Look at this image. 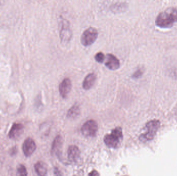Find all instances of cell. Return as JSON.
<instances>
[{
    "label": "cell",
    "mask_w": 177,
    "mask_h": 176,
    "mask_svg": "<svg viewBox=\"0 0 177 176\" xmlns=\"http://www.w3.org/2000/svg\"><path fill=\"white\" fill-rule=\"evenodd\" d=\"M177 22V9L169 8L161 12L157 17L155 23L162 28H170Z\"/></svg>",
    "instance_id": "obj_1"
},
{
    "label": "cell",
    "mask_w": 177,
    "mask_h": 176,
    "mask_svg": "<svg viewBox=\"0 0 177 176\" xmlns=\"http://www.w3.org/2000/svg\"><path fill=\"white\" fill-rule=\"evenodd\" d=\"M123 138L122 129L118 126L114 129L110 134L104 136V143L109 148H117L122 141Z\"/></svg>",
    "instance_id": "obj_2"
},
{
    "label": "cell",
    "mask_w": 177,
    "mask_h": 176,
    "mask_svg": "<svg viewBox=\"0 0 177 176\" xmlns=\"http://www.w3.org/2000/svg\"><path fill=\"white\" fill-rule=\"evenodd\" d=\"M160 122L158 120L153 119L148 122L146 125V132L140 135L139 140L142 142L152 140L155 137L158 129L160 128Z\"/></svg>",
    "instance_id": "obj_3"
},
{
    "label": "cell",
    "mask_w": 177,
    "mask_h": 176,
    "mask_svg": "<svg viewBox=\"0 0 177 176\" xmlns=\"http://www.w3.org/2000/svg\"><path fill=\"white\" fill-rule=\"evenodd\" d=\"M98 32L96 28L90 27L85 29L82 33L80 41L84 46H90L97 40Z\"/></svg>",
    "instance_id": "obj_4"
},
{
    "label": "cell",
    "mask_w": 177,
    "mask_h": 176,
    "mask_svg": "<svg viewBox=\"0 0 177 176\" xmlns=\"http://www.w3.org/2000/svg\"><path fill=\"white\" fill-rule=\"evenodd\" d=\"M60 37L62 43H67L72 39L73 33L70 27V22L66 19L60 20Z\"/></svg>",
    "instance_id": "obj_5"
},
{
    "label": "cell",
    "mask_w": 177,
    "mask_h": 176,
    "mask_svg": "<svg viewBox=\"0 0 177 176\" xmlns=\"http://www.w3.org/2000/svg\"><path fill=\"white\" fill-rule=\"evenodd\" d=\"M98 130V125L94 120H88L81 128V132L85 136L93 137L96 136Z\"/></svg>",
    "instance_id": "obj_6"
},
{
    "label": "cell",
    "mask_w": 177,
    "mask_h": 176,
    "mask_svg": "<svg viewBox=\"0 0 177 176\" xmlns=\"http://www.w3.org/2000/svg\"><path fill=\"white\" fill-rule=\"evenodd\" d=\"M36 149V144L32 138L28 137L24 140L22 145V150L26 157H31Z\"/></svg>",
    "instance_id": "obj_7"
},
{
    "label": "cell",
    "mask_w": 177,
    "mask_h": 176,
    "mask_svg": "<svg viewBox=\"0 0 177 176\" xmlns=\"http://www.w3.org/2000/svg\"><path fill=\"white\" fill-rule=\"evenodd\" d=\"M59 92L63 98H67L72 89V82L69 78H65L59 85Z\"/></svg>",
    "instance_id": "obj_8"
},
{
    "label": "cell",
    "mask_w": 177,
    "mask_h": 176,
    "mask_svg": "<svg viewBox=\"0 0 177 176\" xmlns=\"http://www.w3.org/2000/svg\"><path fill=\"white\" fill-rule=\"evenodd\" d=\"M105 65L107 68L111 70H117L120 67L119 60L112 54L107 55Z\"/></svg>",
    "instance_id": "obj_9"
},
{
    "label": "cell",
    "mask_w": 177,
    "mask_h": 176,
    "mask_svg": "<svg viewBox=\"0 0 177 176\" xmlns=\"http://www.w3.org/2000/svg\"><path fill=\"white\" fill-rule=\"evenodd\" d=\"M24 131V126L20 123H14L9 132V136L10 139H18Z\"/></svg>",
    "instance_id": "obj_10"
},
{
    "label": "cell",
    "mask_w": 177,
    "mask_h": 176,
    "mask_svg": "<svg viewBox=\"0 0 177 176\" xmlns=\"http://www.w3.org/2000/svg\"><path fill=\"white\" fill-rule=\"evenodd\" d=\"M63 146V139L61 135H58L53 142L51 147V152L56 156H59L61 153L62 148Z\"/></svg>",
    "instance_id": "obj_11"
},
{
    "label": "cell",
    "mask_w": 177,
    "mask_h": 176,
    "mask_svg": "<svg viewBox=\"0 0 177 176\" xmlns=\"http://www.w3.org/2000/svg\"><path fill=\"white\" fill-rule=\"evenodd\" d=\"M68 158L73 162H76L80 157V151L78 147L75 145L70 146L67 150Z\"/></svg>",
    "instance_id": "obj_12"
},
{
    "label": "cell",
    "mask_w": 177,
    "mask_h": 176,
    "mask_svg": "<svg viewBox=\"0 0 177 176\" xmlns=\"http://www.w3.org/2000/svg\"><path fill=\"white\" fill-rule=\"evenodd\" d=\"M96 75L93 73L88 74L85 77L82 84L83 88L85 90H89L91 89L96 83Z\"/></svg>",
    "instance_id": "obj_13"
},
{
    "label": "cell",
    "mask_w": 177,
    "mask_h": 176,
    "mask_svg": "<svg viewBox=\"0 0 177 176\" xmlns=\"http://www.w3.org/2000/svg\"><path fill=\"white\" fill-rule=\"evenodd\" d=\"M34 168L38 175L41 176H45L47 173V166L44 162L39 161L36 163Z\"/></svg>",
    "instance_id": "obj_14"
},
{
    "label": "cell",
    "mask_w": 177,
    "mask_h": 176,
    "mask_svg": "<svg viewBox=\"0 0 177 176\" xmlns=\"http://www.w3.org/2000/svg\"><path fill=\"white\" fill-rule=\"evenodd\" d=\"M80 107L78 105L75 104L68 110L67 116L68 118L74 119L78 116L80 114Z\"/></svg>",
    "instance_id": "obj_15"
},
{
    "label": "cell",
    "mask_w": 177,
    "mask_h": 176,
    "mask_svg": "<svg viewBox=\"0 0 177 176\" xmlns=\"http://www.w3.org/2000/svg\"><path fill=\"white\" fill-rule=\"evenodd\" d=\"M17 174L19 176H26L27 175V170L23 165L20 164L17 167Z\"/></svg>",
    "instance_id": "obj_16"
},
{
    "label": "cell",
    "mask_w": 177,
    "mask_h": 176,
    "mask_svg": "<svg viewBox=\"0 0 177 176\" xmlns=\"http://www.w3.org/2000/svg\"><path fill=\"white\" fill-rule=\"evenodd\" d=\"M105 57L104 53L99 52L98 53H96L95 56V60H96V62H98L99 63H102L105 60Z\"/></svg>",
    "instance_id": "obj_17"
},
{
    "label": "cell",
    "mask_w": 177,
    "mask_h": 176,
    "mask_svg": "<svg viewBox=\"0 0 177 176\" xmlns=\"http://www.w3.org/2000/svg\"><path fill=\"white\" fill-rule=\"evenodd\" d=\"M143 74V69L142 68L138 69V70H137L136 71H135L134 74H133L132 77L134 79H138L140 77H141Z\"/></svg>",
    "instance_id": "obj_18"
},
{
    "label": "cell",
    "mask_w": 177,
    "mask_h": 176,
    "mask_svg": "<svg viewBox=\"0 0 177 176\" xmlns=\"http://www.w3.org/2000/svg\"><path fill=\"white\" fill-rule=\"evenodd\" d=\"M17 148L14 147V148H13L12 149H11V151H10V154H11L12 156H14V155H15L16 154H17Z\"/></svg>",
    "instance_id": "obj_19"
},
{
    "label": "cell",
    "mask_w": 177,
    "mask_h": 176,
    "mask_svg": "<svg viewBox=\"0 0 177 176\" xmlns=\"http://www.w3.org/2000/svg\"><path fill=\"white\" fill-rule=\"evenodd\" d=\"M88 175H89V176H99V174L97 171L94 170L93 171H91L90 174H88Z\"/></svg>",
    "instance_id": "obj_20"
}]
</instances>
